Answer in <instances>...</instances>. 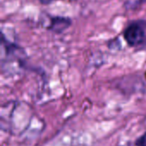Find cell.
<instances>
[{"label": "cell", "mask_w": 146, "mask_h": 146, "mask_svg": "<svg viewBox=\"0 0 146 146\" xmlns=\"http://www.w3.org/2000/svg\"><path fill=\"white\" fill-rule=\"evenodd\" d=\"M127 44L136 50H146V20H136L129 23L123 32Z\"/></svg>", "instance_id": "obj_1"}, {"label": "cell", "mask_w": 146, "mask_h": 146, "mask_svg": "<svg viewBox=\"0 0 146 146\" xmlns=\"http://www.w3.org/2000/svg\"><path fill=\"white\" fill-rule=\"evenodd\" d=\"M71 25V20L64 16H52L50 19L48 30L55 33H62Z\"/></svg>", "instance_id": "obj_2"}, {"label": "cell", "mask_w": 146, "mask_h": 146, "mask_svg": "<svg viewBox=\"0 0 146 146\" xmlns=\"http://www.w3.org/2000/svg\"><path fill=\"white\" fill-rule=\"evenodd\" d=\"M135 146H146V133L137 139Z\"/></svg>", "instance_id": "obj_3"}]
</instances>
